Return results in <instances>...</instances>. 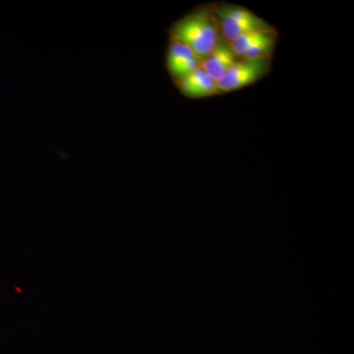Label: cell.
Masks as SVG:
<instances>
[{
    "label": "cell",
    "mask_w": 354,
    "mask_h": 354,
    "mask_svg": "<svg viewBox=\"0 0 354 354\" xmlns=\"http://www.w3.org/2000/svg\"><path fill=\"white\" fill-rule=\"evenodd\" d=\"M169 34V39L185 44L194 51L202 62H204L211 55L221 37L211 3L198 6L176 21Z\"/></svg>",
    "instance_id": "obj_1"
},
{
    "label": "cell",
    "mask_w": 354,
    "mask_h": 354,
    "mask_svg": "<svg viewBox=\"0 0 354 354\" xmlns=\"http://www.w3.org/2000/svg\"><path fill=\"white\" fill-rule=\"evenodd\" d=\"M211 7L221 38L227 43L247 32L274 30L269 23L244 7L230 3H211Z\"/></svg>",
    "instance_id": "obj_2"
},
{
    "label": "cell",
    "mask_w": 354,
    "mask_h": 354,
    "mask_svg": "<svg viewBox=\"0 0 354 354\" xmlns=\"http://www.w3.org/2000/svg\"><path fill=\"white\" fill-rule=\"evenodd\" d=\"M271 66L272 60L246 59L241 57L216 82L218 93L225 94L252 85L267 75Z\"/></svg>",
    "instance_id": "obj_3"
},
{
    "label": "cell",
    "mask_w": 354,
    "mask_h": 354,
    "mask_svg": "<svg viewBox=\"0 0 354 354\" xmlns=\"http://www.w3.org/2000/svg\"><path fill=\"white\" fill-rule=\"evenodd\" d=\"M165 64L174 83L200 68L202 62L187 46L169 39Z\"/></svg>",
    "instance_id": "obj_4"
},
{
    "label": "cell",
    "mask_w": 354,
    "mask_h": 354,
    "mask_svg": "<svg viewBox=\"0 0 354 354\" xmlns=\"http://www.w3.org/2000/svg\"><path fill=\"white\" fill-rule=\"evenodd\" d=\"M241 58L235 55L230 43L220 37L211 55L202 62L201 68L218 82Z\"/></svg>",
    "instance_id": "obj_5"
},
{
    "label": "cell",
    "mask_w": 354,
    "mask_h": 354,
    "mask_svg": "<svg viewBox=\"0 0 354 354\" xmlns=\"http://www.w3.org/2000/svg\"><path fill=\"white\" fill-rule=\"evenodd\" d=\"M179 92L187 99L197 100L220 95L218 85L214 79L200 67L183 80L174 82Z\"/></svg>",
    "instance_id": "obj_6"
},
{
    "label": "cell",
    "mask_w": 354,
    "mask_h": 354,
    "mask_svg": "<svg viewBox=\"0 0 354 354\" xmlns=\"http://www.w3.org/2000/svg\"><path fill=\"white\" fill-rule=\"evenodd\" d=\"M279 32L272 30L266 34V36L255 44H253L248 50L244 53L242 58L246 59H269L272 60L274 48L278 39Z\"/></svg>",
    "instance_id": "obj_7"
},
{
    "label": "cell",
    "mask_w": 354,
    "mask_h": 354,
    "mask_svg": "<svg viewBox=\"0 0 354 354\" xmlns=\"http://www.w3.org/2000/svg\"><path fill=\"white\" fill-rule=\"evenodd\" d=\"M268 32L269 31L247 32V34L242 35V36H239V38L234 39L232 43H230V46H232V50H234V53L237 57H242L244 53H245L253 44H255L257 41H259L260 39L264 38Z\"/></svg>",
    "instance_id": "obj_8"
}]
</instances>
